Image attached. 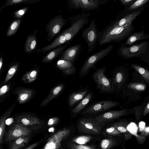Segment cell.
Segmentation results:
<instances>
[{
	"mask_svg": "<svg viewBox=\"0 0 149 149\" xmlns=\"http://www.w3.org/2000/svg\"><path fill=\"white\" fill-rule=\"evenodd\" d=\"M149 135V126L146 127L144 129V130L142 132L141 136L146 137Z\"/></svg>",
	"mask_w": 149,
	"mask_h": 149,
	"instance_id": "44",
	"label": "cell"
},
{
	"mask_svg": "<svg viewBox=\"0 0 149 149\" xmlns=\"http://www.w3.org/2000/svg\"><path fill=\"white\" fill-rule=\"evenodd\" d=\"M113 47L112 45H110L106 48L95 53L87 58L84 63L79 71L80 77H82L86 75L96 63L109 54Z\"/></svg>",
	"mask_w": 149,
	"mask_h": 149,
	"instance_id": "4",
	"label": "cell"
},
{
	"mask_svg": "<svg viewBox=\"0 0 149 149\" xmlns=\"http://www.w3.org/2000/svg\"><path fill=\"white\" fill-rule=\"evenodd\" d=\"M131 66L149 84V71L146 69L138 65L133 64Z\"/></svg>",
	"mask_w": 149,
	"mask_h": 149,
	"instance_id": "30",
	"label": "cell"
},
{
	"mask_svg": "<svg viewBox=\"0 0 149 149\" xmlns=\"http://www.w3.org/2000/svg\"><path fill=\"white\" fill-rule=\"evenodd\" d=\"M58 120V118L57 117L51 118L48 121V125H51L57 122Z\"/></svg>",
	"mask_w": 149,
	"mask_h": 149,
	"instance_id": "45",
	"label": "cell"
},
{
	"mask_svg": "<svg viewBox=\"0 0 149 149\" xmlns=\"http://www.w3.org/2000/svg\"><path fill=\"white\" fill-rule=\"evenodd\" d=\"M109 0H68V8L83 11L97 9L101 5L107 3Z\"/></svg>",
	"mask_w": 149,
	"mask_h": 149,
	"instance_id": "6",
	"label": "cell"
},
{
	"mask_svg": "<svg viewBox=\"0 0 149 149\" xmlns=\"http://www.w3.org/2000/svg\"><path fill=\"white\" fill-rule=\"evenodd\" d=\"M66 44V42L64 36L63 34L61 33L52 42L42 48L41 51L42 52H45Z\"/></svg>",
	"mask_w": 149,
	"mask_h": 149,
	"instance_id": "19",
	"label": "cell"
},
{
	"mask_svg": "<svg viewBox=\"0 0 149 149\" xmlns=\"http://www.w3.org/2000/svg\"><path fill=\"white\" fill-rule=\"evenodd\" d=\"M9 89V87L8 85H5L2 87L0 89V96H1L6 93Z\"/></svg>",
	"mask_w": 149,
	"mask_h": 149,
	"instance_id": "43",
	"label": "cell"
},
{
	"mask_svg": "<svg viewBox=\"0 0 149 149\" xmlns=\"http://www.w3.org/2000/svg\"><path fill=\"white\" fill-rule=\"evenodd\" d=\"M111 80L113 83L114 89L115 88L119 89L124 81L123 72L120 69L114 70L112 74Z\"/></svg>",
	"mask_w": 149,
	"mask_h": 149,
	"instance_id": "18",
	"label": "cell"
},
{
	"mask_svg": "<svg viewBox=\"0 0 149 149\" xmlns=\"http://www.w3.org/2000/svg\"><path fill=\"white\" fill-rule=\"evenodd\" d=\"M37 74L36 70L31 71L25 74L22 78V79L26 83L31 82L36 79Z\"/></svg>",
	"mask_w": 149,
	"mask_h": 149,
	"instance_id": "32",
	"label": "cell"
},
{
	"mask_svg": "<svg viewBox=\"0 0 149 149\" xmlns=\"http://www.w3.org/2000/svg\"><path fill=\"white\" fill-rule=\"evenodd\" d=\"M64 87V85L62 84L54 88L51 91L47 97L41 103L40 106L43 107L47 104L62 91Z\"/></svg>",
	"mask_w": 149,
	"mask_h": 149,
	"instance_id": "22",
	"label": "cell"
},
{
	"mask_svg": "<svg viewBox=\"0 0 149 149\" xmlns=\"http://www.w3.org/2000/svg\"><path fill=\"white\" fill-rule=\"evenodd\" d=\"M68 19H64L62 15L55 17L46 25V31L47 32V40L49 41L59 34L62 27L65 24Z\"/></svg>",
	"mask_w": 149,
	"mask_h": 149,
	"instance_id": "7",
	"label": "cell"
},
{
	"mask_svg": "<svg viewBox=\"0 0 149 149\" xmlns=\"http://www.w3.org/2000/svg\"><path fill=\"white\" fill-rule=\"evenodd\" d=\"M17 100L20 104H22L28 100L33 95V92L31 90L22 88L16 91Z\"/></svg>",
	"mask_w": 149,
	"mask_h": 149,
	"instance_id": "21",
	"label": "cell"
},
{
	"mask_svg": "<svg viewBox=\"0 0 149 149\" xmlns=\"http://www.w3.org/2000/svg\"><path fill=\"white\" fill-rule=\"evenodd\" d=\"M6 115L4 116L1 117L0 121V143H1V140L3 137L5 127L6 119Z\"/></svg>",
	"mask_w": 149,
	"mask_h": 149,
	"instance_id": "37",
	"label": "cell"
},
{
	"mask_svg": "<svg viewBox=\"0 0 149 149\" xmlns=\"http://www.w3.org/2000/svg\"><path fill=\"white\" fill-rule=\"evenodd\" d=\"M13 119L12 118H8L6 120V124L7 125H9L13 123Z\"/></svg>",
	"mask_w": 149,
	"mask_h": 149,
	"instance_id": "48",
	"label": "cell"
},
{
	"mask_svg": "<svg viewBox=\"0 0 149 149\" xmlns=\"http://www.w3.org/2000/svg\"><path fill=\"white\" fill-rule=\"evenodd\" d=\"M149 113V101L146 104L143 110V115L145 116Z\"/></svg>",
	"mask_w": 149,
	"mask_h": 149,
	"instance_id": "47",
	"label": "cell"
},
{
	"mask_svg": "<svg viewBox=\"0 0 149 149\" xmlns=\"http://www.w3.org/2000/svg\"><path fill=\"white\" fill-rule=\"evenodd\" d=\"M61 133H58L53 135L42 149H56L61 141Z\"/></svg>",
	"mask_w": 149,
	"mask_h": 149,
	"instance_id": "25",
	"label": "cell"
},
{
	"mask_svg": "<svg viewBox=\"0 0 149 149\" xmlns=\"http://www.w3.org/2000/svg\"><path fill=\"white\" fill-rule=\"evenodd\" d=\"M146 102V101H145L144 104L143 103L141 105L136 106L134 108L135 111V117L138 120H139L140 119L142 112L143 113L144 109L143 107Z\"/></svg>",
	"mask_w": 149,
	"mask_h": 149,
	"instance_id": "35",
	"label": "cell"
},
{
	"mask_svg": "<svg viewBox=\"0 0 149 149\" xmlns=\"http://www.w3.org/2000/svg\"><path fill=\"white\" fill-rule=\"evenodd\" d=\"M91 137L86 136H82L78 137L74 139L73 141L75 142L80 144H84L88 142L90 139Z\"/></svg>",
	"mask_w": 149,
	"mask_h": 149,
	"instance_id": "39",
	"label": "cell"
},
{
	"mask_svg": "<svg viewBox=\"0 0 149 149\" xmlns=\"http://www.w3.org/2000/svg\"><path fill=\"white\" fill-rule=\"evenodd\" d=\"M133 28L132 24L111 28L105 27L100 31L98 43L101 45L113 42H120L133 31Z\"/></svg>",
	"mask_w": 149,
	"mask_h": 149,
	"instance_id": "1",
	"label": "cell"
},
{
	"mask_svg": "<svg viewBox=\"0 0 149 149\" xmlns=\"http://www.w3.org/2000/svg\"><path fill=\"white\" fill-rule=\"evenodd\" d=\"M72 149H94L91 146L82 145H73L72 146Z\"/></svg>",
	"mask_w": 149,
	"mask_h": 149,
	"instance_id": "42",
	"label": "cell"
},
{
	"mask_svg": "<svg viewBox=\"0 0 149 149\" xmlns=\"http://www.w3.org/2000/svg\"><path fill=\"white\" fill-rule=\"evenodd\" d=\"M113 126L121 133L124 134L125 139L128 140L131 138L132 135L126 128V124L125 122H120L116 123L114 124Z\"/></svg>",
	"mask_w": 149,
	"mask_h": 149,
	"instance_id": "29",
	"label": "cell"
},
{
	"mask_svg": "<svg viewBox=\"0 0 149 149\" xmlns=\"http://www.w3.org/2000/svg\"><path fill=\"white\" fill-rule=\"evenodd\" d=\"M49 132H52L54 131V128H51L49 130H50Z\"/></svg>",
	"mask_w": 149,
	"mask_h": 149,
	"instance_id": "51",
	"label": "cell"
},
{
	"mask_svg": "<svg viewBox=\"0 0 149 149\" xmlns=\"http://www.w3.org/2000/svg\"><path fill=\"white\" fill-rule=\"evenodd\" d=\"M147 43V42L143 41L129 47L125 46L123 44L118 50V53L125 58L133 57L144 51Z\"/></svg>",
	"mask_w": 149,
	"mask_h": 149,
	"instance_id": "8",
	"label": "cell"
},
{
	"mask_svg": "<svg viewBox=\"0 0 149 149\" xmlns=\"http://www.w3.org/2000/svg\"><path fill=\"white\" fill-rule=\"evenodd\" d=\"M37 31L36 30L31 35L27 36L24 46L26 52H31L36 49L37 45L36 34Z\"/></svg>",
	"mask_w": 149,
	"mask_h": 149,
	"instance_id": "20",
	"label": "cell"
},
{
	"mask_svg": "<svg viewBox=\"0 0 149 149\" xmlns=\"http://www.w3.org/2000/svg\"><path fill=\"white\" fill-rule=\"evenodd\" d=\"M119 104L117 102L111 100H102L93 104L83 112L84 113H95L104 111Z\"/></svg>",
	"mask_w": 149,
	"mask_h": 149,
	"instance_id": "11",
	"label": "cell"
},
{
	"mask_svg": "<svg viewBox=\"0 0 149 149\" xmlns=\"http://www.w3.org/2000/svg\"><path fill=\"white\" fill-rule=\"evenodd\" d=\"M38 144V143H36L28 147L25 149H33Z\"/></svg>",
	"mask_w": 149,
	"mask_h": 149,
	"instance_id": "49",
	"label": "cell"
},
{
	"mask_svg": "<svg viewBox=\"0 0 149 149\" xmlns=\"http://www.w3.org/2000/svg\"><path fill=\"white\" fill-rule=\"evenodd\" d=\"M111 142L108 139H104L102 141L101 146L103 149H107L111 145Z\"/></svg>",
	"mask_w": 149,
	"mask_h": 149,
	"instance_id": "41",
	"label": "cell"
},
{
	"mask_svg": "<svg viewBox=\"0 0 149 149\" xmlns=\"http://www.w3.org/2000/svg\"><path fill=\"white\" fill-rule=\"evenodd\" d=\"M21 20L19 19L12 21L10 25L7 32L6 36H10L16 32L20 24Z\"/></svg>",
	"mask_w": 149,
	"mask_h": 149,
	"instance_id": "31",
	"label": "cell"
},
{
	"mask_svg": "<svg viewBox=\"0 0 149 149\" xmlns=\"http://www.w3.org/2000/svg\"><path fill=\"white\" fill-rule=\"evenodd\" d=\"M32 130L17 124L13 125L9 129L6 135L5 141L11 142L24 136H30Z\"/></svg>",
	"mask_w": 149,
	"mask_h": 149,
	"instance_id": "9",
	"label": "cell"
},
{
	"mask_svg": "<svg viewBox=\"0 0 149 149\" xmlns=\"http://www.w3.org/2000/svg\"><path fill=\"white\" fill-rule=\"evenodd\" d=\"M18 64H15L12 66L10 68L7 73L4 82L6 83L14 75L16 72L18 67Z\"/></svg>",
	"mask_w": 149,
	"mask_h": 149,
	"instance_id": "34",
	"label": "cell"
},
{
	"mask_svg": "<svg viewBox=\"0 0 149 149\" xmlns=\"http://www.w3.org/2000/svg\"><path fill=\"white\" fill-rule=\"evenodd\" d=\"M81 48L80 44H78L67 49L62 54L60 59L74 63L79 54Z\"/></svg>",
	"mask_w": 149,
	"mask_h": 149,
	"instance_id": "14",
	"label": "cell"
},
{
	"mask_svg": "<svg viewBox=\"0 0 149 149\" xmlns=\"http://www.w3.org/2000/svg\"><path fill=\"white\" fill-rule=\"evenodd\" d=\"M29 8V6L25 7L15 11L14 13V17L18 19L20 18L25 14Z\"/></svg>",
	"mask_w": 149,
	"mask_h": 149,
	"instance_id": "38",
	"label": "cell"
},
{
	"mask_svg": "<svg viewBox=\"0 0 149 149\" xmlns=\"http://www.w3.org/2000/svg\"><path fill=\"white\" fill-rule=\"evenodd\" d=\"M91 15L89 13H82L68 18L70 21V26L62 33L66 43L71 42L79 31L88 23V18Z\"/></svg>",
	"mask_w": 149,
	"mask_h": 149,
	"instance_id": "2",
	"label": "cell"
},
{
	"mask_svg": "<svg viewBox=\"0 0 149 149\" xmlns=\"http://www.w3.org/2000/svg\"><path fill=\"white\" fill-rule=\"evenodd\" d=\"M141 12L140 11L134 12L122 17L118 16L106 27L111 28L131 25L133 21L136 18Z\"/></svg>",
	"mask_w": 149,
	"mask_h": 149,
	"instance_id": "12",
	"label": "cell"
},
{
	"mask_svg": "<svg viewBox=\"0 0 149 149\" xmlns=\"http://www.w3.org/2000/svg\"><path fill=\"white\" fill-rule=\"evenodd\" d=\"M17 124L29 129H35L39 128L42 122L38 118L29 114L18 116L16 118Z\"/></svg>",
	"mask_w": 149,
	"mask_h": 149,
	"instance_id": "10",
	"label": "cell"
},
{
	"mask_svg": "<svg viewBox=\"0 0 149 149\" xmlns=\"http://www.w3.org/2000/svg\"><path fill=\"white\" fill-rule=\"evenodd\" d=\"M88 91L85 90L82 91L72 93L70 95L68 101V104L71 107L76 103L81 100L86 94Z\"/></svg>",
	"mask_w": 149,
	"mask_h": 149,
	"instance_id": "26",
	"label": "cell"
},
{
	"mask_svg": "<svg viewBox=\"0 0 149 149\" xmlns=\"http://www.w3.org/2000/svg\"><path fill=\"white\" fill-rule=\"evenodd\" d=\"M149 0H137L131 4L128 8V10H131L136 9L142 6Z\"/></svg>",
	"mask_w": 149,
	"mask_h": 149,
	"instance_id": "36",
	"label": "cell"
},
{
	"mask_svg": "<svg viewBox=\"0 0 149 149\" xmlns=\"http://www.w3.org/2000/svg\"><path fill=\"white\" fill-rule=\"evenodd\" d=\"M92 95L91 92L88 93L75 107L73 109L71 112L74 114L78 113L90 102Z\"/></svg>",
	"mask_w": 149,
	"mask_h": 149,
	"instance_id": "24",
	"label": "cell"
},
{
	"mask_svg": "<svg viewBox=\"0 0 149 149\" xmlns=\"http://www.w3.org/2000/svg\"><path fill=\"white\" fill-rule=\"evenodd\" d=\"M56 65L66 75H73L75 73L76 69L74 63L65 60L60 59L57 61Z\"/></svg>",
	"mask_w": 149,
	"mask_h": 149,
	"instance_id": "16",
	"label": "cell"
},
{
	"mask_svg": "<svg viewBox=\"0 0 149 149\" xmlns=\"http://www.w3.org/2000/svg\"><path fill=\"white\" fill-rule=\"evenodd\" d=\"M128 110L124 109L120 110L109 111L95 117L94 119L104 125L106 122L127 115L128 114Z\"/></svg>",
	"mask_w": 149,
	"mask_h": 149,
	"instance_id": "13",
	"label": "cell"
},
{
	"mask_svg": "<svg viewBox=\"0 0 149 149\" xmlns=\"http://www.w3.org/2000/svg\"><path fill=\"white\" fill-rule=\"evenodd\" d=\"M79 125L81 127L87 130L99 133V131L96 129L100 128L101 124L94 118H83L79 120Z\"/></svg>",
	"mask_w": 149,
	"mask_h": 149,
	"instance_id": "15",
	"label": "cell"
},
{
	"mask_svg": "<svg viewBox=\"0 0 149 149\" xmlns=\"http://www.w3.org/2000/svg\"><path fill=\"white\" fill-rule=\"evenodd\" d=\"M149 38V35L144 34V31H142L139 32L134 33L129 36L125 45H130L136 41Z\"/></svg>",
	"mask_w": 149,
	"mask_h": 149,
	"instance_id": "23",
	"label": "cell"
},
{
	"mask_svg": "<svg viewBox=\"0 0 149 149\" xmlns=\"http://www.w3.org/2000/svg\"><path fill=\"white\" fill-rule=\"evenodd\" d=\"M146 87V84L141 83H131L127 86V88L130 89L139 91H144Z\"/></svg>",
	"mask_w": 149,
	"mask_h": 149,
	"instance_id": "33",
	"label": "cell"
},
{
	"mask_svg": "<svg viewBox=\"0 0 149 149\" xmlns=\"http://www.w3.org/2000/svg\"><path fill=\"white\" fill-rule=\"evenodd\" d=\"M106 69L105 67L97 69L92 77L100 92L105 93H110L114 91V87L111 79L108 78L105 74Z\"/></svg>",
	"mask_w": 149,
	"mask_h": 149,
	"instance_id": "3",
	"label": "cell"
},
{
	"mask_svg": "<svg viewBox=\"0 0 149 149\" xmlns=\"http://www.w3.org/2000/svg\"><path fill=\"white\" fill-rule=\"evenodd\" d=\"M106 132L109 135L114 136L118 135L121 133L113 126L107 129Z\"/></svg>",
	"mask_w": 149,
	"mask_h": 149,
	"instance_id": "40",
	"label": "cell"
},
{
	"mask_svg": "<svg viewBox=\"0 0 149 149\" xmlns=\"http://www.w3.org/2000/svg\"><path fill=\"white\" fill-rule=\"evenodd\" d=\"M120 3L123 5H126L131 4L135 1L134 0H120Z\"/></svg>",
	"mask_w": 149,
	"mask_h": 149,
	"instance_id": "46",
	"label": "cell"
},
{
	"mask_svg": "<svg viewBox=\"0 0 149 149\" xmlns=\"http://www.w3.org/2000/svg\"><path fill=\"white\" fill-rule=\"evenodd\" d=\"M40 0H8L6 1L5 3L0 9V13L5 7L8 6L17 5L25 3L26 4H33L37 3Z\"/></svg>",
	"mask_w": 149,
	"mask_h": 149,
	"instance_id": "28",
	"label": "cell"
},
{
	"mask_svg": "<svg viewBox=\"0 0 149 149\" xmlns=\"http://www.w3.org/2000/svg\"><path fill=\"white\" fill-rule=\"evenodd\" d=\"M100 31L97 29L94 18L92 19L89 26L84 29L81 36L86 42L88 53L93 51L99 40Z\"/></svg>",
	"mask_w": 149,
	"mask_h": 149,
	"instance_id": "5",
	"label": "cell"
},
{
	"mask_svg": "<svg viewBox=\"0 0 149 149\" xmlns=\"http://www.w3.org/2000/svg\"><path fill=\"white\" fill-rule=\"evenodd\" d=\"M71 42H68L50 52L44 56L42 60V61L44 63H48L53 61L58 56L62 54L64 50Z\"/></svg>",
	"mask_w": 149,
	"mask_h": 149,
	"instance_id": "17",
	"label": "cell"
},
{
	"mask_svg": "<svg viewBox=\"0 0 149 149\" xmlns=\"http://www.w3.org/2000/svg\"><path fill=\"white\" fill-rule=\"evenodd\" d=\"M30 136L19 137L13 141L10 147V149H20L25 146L28 143Z\"/></svg>",
	"mask_w": 149,
	"mask_h": 149,
	"instance_id": "27",
	"label": "cell"
},
{
	"mask_svg": "<svg viewBox=\"0 0 149 149\" xmlns=\"http://www.w3.org/2000/svg\"><path fill=\"white\" fill-rule=\"evenodd\" d=\"M3 63V59L2 57H1L0 58V70H1Z\"/></svg>",
	"mask_w": 149,
	"mask_h": 149,
	"instance_id": "50",
	"label": "cell"
}]
</instances>
